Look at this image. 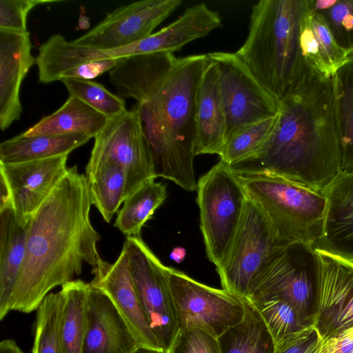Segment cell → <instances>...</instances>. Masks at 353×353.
I'll use <instances>...</instances> for the list:
<instances>
[{"instance_id":"obj_22","label":"cell","mask_w":353,"mask_h":353,"mask_svg":"<svg viewBox=\"0 0 353 353\" xmlns=\"http://www.w3.org/2000/svg\"><path fill=\"white\" fill-rule=\"evenodd\" d=\"M300 46L306 64L314 70L334 76L348 56L336 44L321 14L309 6L301 26Z\"/></svg>"},{"instance_id":"obj_21","label":"cell","mask_w":353,"mask_h":353,"mask_svg":"<svg viewBox=\"0 0 353 353\" xmlns=\"http://www.w3.org/2000/svg\"><path fill=\"white\" fill-rule=\"evenodd\" d=\"M28 225L18 221L11 204L0 208V320L11 311L13 292L26 255Z\"/></svg>"},{"instance_id":"obj_3","label":"cell","mask_w":353,"mask_h":353,"mask_svg":"<svg viewBox=\"0 0 353 353\" xmlns=\"http://www.w3.org/2000/svg\"><path fill=\"white\" fill-rule=\"evenodd\" d=\"M308 6L309 0H261L252 7L247 39L236 52L279 103L307 66L300 32Z\"/></svg>"},{"instance_id":"obj_8","label":"cell","mask_w":353,"mask_h":353,"mask_svg":"<svg viewBox=\"0 0 353 353\" xmlns=\"http://www.w3.org/2000/svg\"><path fill=\"white\" fill-rule=\"evenodd\" d=\"M123 247L128 252L134 284L150 327L167 353L180 330L167 266L141 236H127Z\"/></svg>"},{"instance_id":"obj_7","label":"cell","mask_w":353,"mask_h":353,"mask_svg":"<svg viewBox=\"0 0 353 353\" xmlns=\"http://www.w3.org/2000/svg\"><path fill=\"white\" fill-rule=\"evenodd\" d=\"M283 240L262 209L249 198L220 267L216 268L223 289L248 299L252 283Z\"/></svg>"},{"instance_id":"obj_12","label":"cell","mask_w":353,"mask_h":353,"mask_svg":"<svg viewBox=\"0 0 353 353\" xmlns=\"http://www.w3.org/2000/svg\"><path fill=\"white\" fill-rule=\"evenodd\" d=\"M319 272L312 325L322 340L353 325V264L315 248Z\"/></svg>"},{"instance_id":"obj_16","label":"cell","mask_w":353,"mask_h":353,"mask_svg":"<svg viewBox=\"0 0 353 353\" xmlns=\"http://www.w3.org/2000/svg\"><path fill=\"white\" fill-rule=\"evenodd\" d=\"M30 34L0 30V128L8 129L20 119L21 83L35 63L31 53Z\"/></svg>"},{"instance_id":"obj_6","label":"cell","mask_w":353,"mask_h":353,"mask_svg":"<svg viewBox=\"0 0 353 353\" xmlns=\"http://www.w3.org/2000/svg\"><path fill=\"white\" fill-rule=\"evenodd\" d=\"M318 272L315 247L300 242L283 243L255 278L248 300L285 301L305 324H312Z\"/></svg>"},{"instance_id":"obj_10","label":"cell","mask_w":353,"mask_h":353,"mask_svg":"<svg viewBox=\"0 0 353 353\" xmlns=\"http://www.w3.org/2000/svg\"><path fill=\"white\" fill-rule=\"evenodd\" d=\"M216 65L222 104L226 119V138L240 128L275 117L278 101L259 83L236 54H208Z\"/></svg>"},{"instance_id":"obj_5","label":"cell","mask_w":353,"mask_h":353,"mask_svg":"<svg viewBox=\"0 0 353 353\" xmlns=\"http://www.w3.org/2000/svg\"><path fill=\"white\" fill-rule=\"evenodd\" d=\"M196 191L205 252L216 269L227 255L248 197L234 168L222 160L199 178Z\"/></svg>"},{"instance_id":"obj_2","label":"cell","mask_w":353,"mask_h":353,"mask_svg":"<svg viewBox=\"0 0 353 353\" xmlns=\"http://www.w3.org/2000/svg\"><path fill=\"white\" fill-rule=\"evenodd\" d=\"M235 167L265 171L322 192L342 170L334 104V77L307 64L279 103L274 128L250 160ZM236 166V165H235Z\"/></svg>"},{"instance_id":"obj_36","label":"cell","mask_w":353,"mask_h":353,"mask_svg":"<svg viewBox=\"0 0 353 353\" xmlns=\"http://www.w3.org/2000/svg\"><path fill=\"white\" fill-rule=\"evenodd\" d=\"M54 2L41 0H1L0 30L27 32L30 11L39 4Z\"/></svg>"},{"instance_id":"obj_34","label":"cell","mask_w":353,"mask_h":353,"mask_svg":"<svg viewBox=\"0 0 353 353\" xmlns=\"http://www.w3.org/2000/svg\"><path fill=\"white\" fill-rule=\"evenodd\" d=\"M319 13L323 17L337 46L348 57L352 55L353 0H337L332 7Z\"/></svg>"},{"instance_id":"obj_18","label":"cell","mask_w":353,"mask_h":353,"mask_svg":"<svg viewBox=\"0 0 353 353\" xmlns=\"http://www.w3.org/2000/svg\"><path fill=\"white\" fill-rule=\"evenodd\" d=\"M325 210L316 248L353 259V171L341 170L322 191Z\"/></svg>"},{"instance_id":"obj_38","label":"cell","mask_w":353,"mask_h":353,"mask_svg":"<svg viewBox=\"0 0 353 353\" xmlns=\"http://www.w3.org/2000/svg\"><path fill=\"white\" fill-rule=\"evenodd\" d=\"M316 353H353V325L322 340Z\"/></svg>"},{"instance_id":"obj_15","label":"cell","mask_w":353,"mask_h":353,"mask_svg":"<svg viewBox=\"0 0 353 353\" xmlns=\"http://www.w3.org/2000/svg\"><path fill=\"white\" fill-rule=\"evenodd\" d=\"M92 272L94 277L89 283L110 299L139 347L163 352L150 327L137 292L126 250L123 247L113 263L100 257Z\"/></svg>"},{"instance_id":"obj_14","label":"cell","mask_w":353,"mask_h":353,"mask_svg":"<svg viewBox=\"0 0 353 353\" xmlns=\"http://www.w3.org/2000/svg\"><path fill=\"white\" fill-rule=\"evenodd\" d=\"M68 155L30 161L0 162V179L6 185L18 221L28 225L33 215L68 172Z\"/></svg>"},{"instance_id":"obj_40","label":"cell","mask_w":353,"mask_h":353,"mask_svg":"<svg viewBox=\"0 0 353 353\" xmlns=\"http://www.w3.org/2000/svg\"><path fill=\"white\" fill-rule=\"evenodd\" d=\"M135 353H165L162 351L153 350L146 348H139Z\"/></svg>"},{"instance_id":"obj_39","label":"cell","mask_w":353,"mask_h":353,"mask_svg":"<svg viewBox=\"0 0 353 353\" xmlns=\"http://www.w3.org/2000/svg\"><path fill=\"white\" fill-rule=\"evenodd\" d=\"M337 0H310V6L316 12H321L335 4Z\"/></svg>"},{"instance_id":"obj_11","label":"cell","mask_w":353,"mask_h":353,"mask_svg":"<svg viewBox=\"0 0 353 353\" xmlns=\"http://www.w3.org/2000/svg\"><path fill=\"white\" fill-rule=\"evenodd\" d=\"M111 161L122 168L126 179V198L150 179H155L150 148L137 108L109 119L94 137L87 165Z\"/></svg>"},{"instance_id":"obj_35","label":"cell","mask_w":353,"mask_h":353,"mask_svg":"<svg viewBox=\"0 0 353 353\" xmlns=\"http://www.w3.org/2000/svg\"><path fill=\"white\" fill-rule=\"evenodd\" d=\"M167 353H221L218 338L199 327L180 330Z\"/></svg>"},{"instance_id":"obj_13","label":"cell","mask_w":353,"mask_h":353,"mask_svg":"<svg viewBox=\"0 0 353 353\" xmlns=\"http://www.w3.org/2000/svg\"><path fill=\"white\" fill-rule=\"evenodd\" d=\"M181 3V0H142L119 7L94 28L72 41L101 50L123 48L141 41Z\"/></svg>"},{"instance_id":"obj_28","label":"cell","mask_w":353,"mask_h":353,"mask_svg":"<svg viewBox=\"0 0 353 353\" xmlns=\"http://www.w3.org/2000/svg\"><path fill=\"white\" fill-rule=\"evenodd\" d=\"M90 283L73 280L61 287L62 353H83L87 330V305Z\"/></svg>"},{"instance_id":"obj_24","label":"cell","mask_w":353,"mask_h":353,"mask_svg":"<svg viewBox=\"0 0 353 353\" xmlns=\"http://www.w3.org/2000/svg\"><path fill=\"white\" fill-rule=\"evenodd\" d=\"M91 139L85 134L39 135L23 132L0 144V162L12 163L68 155Z\"/></svg>"},{"instance_id":"obj_20","label":"cell","mask_w":353,"mask_h":353,"mask_svg":"<svg viewBox=\"0 0 353 353\" xmlns=\"http://www.w3.org/2000/svg\"><path fill=\"white\" fill-rule=\"evenodd\" d=\"M226 130L218 70L210 59L197 92L195 156L216 154L220 157L225 144Z\"/></svg>"},{"instance_id":"obj_19","label":"cell","mask_w":353,"mask_h":353,"mask_svg":"<svg viewBox=\"0 0 353 353\" xmlns=\"http://www.w3.org/2000/svg\"><path fill=\"white\" fill-rule=\"evenodd\" d=\"M139 348L110 299L90 284L83 353H135Z\"/></svg>"},{"instance_id":"obj_17","label":"cell","mask_w":353,"mask_h":353,"mask_svg":"<svg viewBox=\"0 0 353 353\" xmlns=\"http://www.w3.org/2000/svg\"><path fill=\"white\" fill-rule=\"evenodd\" d=\"M121 59L92 61L87 47L69 41L60 34L43 43L35 57L39 81L42 83L68 78L90 80L110 71Z\"/></svg>"},{"instance_id":"obj_37","label":"cell","mask_w":353,"mask_h":353,"mask_svg":"<svg viewBox=\"0 0 353 353\" xmlns=\"http://www.w3.org/2000/svg\"><path fill=\"white\" fill-rule=\"evenodd\" d=\"M321 341L311 324L275 344L274 353H316Z\"/></svg>"},{"instance_id":"obj_30","label":"cell","mask_w":353,"mask_h":353,"mask_svg":"<svg viewBox=\"0 0 353 353\" xmlns=\"http://www.w3.org/2000/svg\"><path fill=\"white\" fill-rule=\"evenodd\" d=\"M277 116L243 126L236 130L227 139L220 160L231 166H235L252 159L270 137Z\"/></svg>"},{"instance_id":"obj_32","label":"cell","mask_w":353,"mask_h":353,"mask_svg":"<svg viewBox=\"0 0 353 353\" xmlns=\"http://www.w3.org/2000/svg\"><path fill=\"white\" fill-rule=\"evenodd\" d=\"M61 82L70 96L79 99L109 119L127 110L122 98L97 82L74 78L64 79Z\"/></svg>"},{"instance_id":"obj_9","label":"cell","mask_w":353,"mask_h":353,"mask_svg":"<svg viewBox=\"0 0 353 353\" xmlns=\"http://www.w3.org/2000/svg\"><path fill=\"white\" fill-rule=\"evenodd\" d=\"M167 272L180 330L199 327L218 338L242 321L245 299L171 267Z\"/></svg>"},{"instance_id":"obj_25","label":"cell","mask_w":353,"mask_h":353,"mask_svg":"<svg viewBox=\"0 0 353 353\" xmlns=\"http://www.w3.org/2000/svg\"><path fill=\"white\" fill-rule=\"evenodd\" d=\"M218 341L221 353H274L275 342L255 306L245 299L241 321L228 328Z\"/></svg>"},{"instance_id":"obj_41","label":"cell","mask_w":353,"mask_h":353,"mask_svg":"<svg viewBox=\"0 0 353 353\" xmlns=\"http://www.w3.org/2000/svg\"><path fill=\"white\" fill-rule=\"evenodd\" d=\"M346 260L348 261L349 262H350L352 264H353V259H346Z\"/></svg>"},{"instance_id":"obj_23","label":"cell","mask_w":353,"mask_h":353,"mask_svg":"<svg viewBox=\"0 0 353 353\" xmlns=\"http://www.w3.org/2000/svg\"><path fill=\"white\" fill-rule=\"evenodd\" d=\"M109 121L105 115L79 99L69 96L61 108L23 132L39 135L85 134L94 138Z\"/></svg>"},{"instance_id":"obj_1","label":"cell","mask_w":353,"mask_h":353,"mask_svg":"<svg viewBox=\"0 0 353 353\" xmlns=\"http://www.w3.org/2000/svg\"><path fill=\"white\" fill-rule=\"evenodd\" d=\"M86 176L77 165L68 172L30 221L26 255L11 301V311L37 310L50 291L96 266L101 236L92 225Z\"/></svg>"},{"instance_id":"obj_31","label":"cell","mask_w":353,"mask_h":353,"mask_svg":"<svg viewBox=\"0 0 353 353\" xmlns=\"http://www.w3.org/2000/svg\"><path fill=\"white\" fill-rule=\"evenodd\" d=\"M63 298L49 293L37 310L32 353H62Z\"/></svg>"},{"instance_id":"obj_4","label":"cell","mask_w":353,"mask_h":353,"mask_svg":"<svg viewBox=\"0 0 353 353\" xmlns=\"http://www.w3.org/2000/svg\"><path fill=\"white\" fill-rule=\"evenodd\" d=\"M233 168L248 197L262 209L283 240L316 248L326 205L322 192L265 171Z\"/></svg>"},{"instance_id":"obj_27","label":"cell","mask_w":353,"mask_h":353,"mask_svg":"<svg viewBox=\"0 0 353 353\" xmlns=\"http://www.w3.org/2000/svg\"><path fill=\"white\" fill-rule=\"evenodd\" d=\"M333 77L341 169L353 171V54L348 57Z\"/></svg>"},{"instance_id":"obj_29","label":"cell","mask_w":353,"mask_h":353,"mask_svg":"<svg viewBox=\"0 0 353 353\" xmlns=\"http://www.w3.org/2000/svg\"><path fill=\"white\" fill-rule=\"evenodd\" d=\"M167 196L165 185L155 179L145 181L125 199L114 226L127 236H140L142 227Z\"/></svg>"},{"instance_id":"obj_26","label":"cell","mask_w":353,"mask_h":353,"mask_svg":"<svg viewBox=\"0 0 353 353\" xmlns=\"http://www.w3.org/2000/svg\"><path fill=\"white\" fill-rule=\"evenodd\" d=\"M92 205L109 223L126 199V179L123 170L111 161L86 165Z\"/></svg>"},{"instance_id":"obj_33","label":"cell","mask_w":353,"mask_h":353,"mask_svg":"<svg viewBox=\"0 0 353 353\" xmlns=\"http://www.w3.org/2000/svg\"><path fill=\"white\" fill-rule=\"evenodd\" d=\"M252 303L262 316L275 344L309 325L301 320L294 307L285 301L267 299Z\"/></svg>"}]
</instances>
